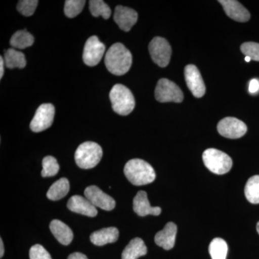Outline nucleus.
<instances>
[{"label": "nucleus", "instance_id": "nucleus-26", "mask_svg": "<svg viewBox=\"0 0 259 259\" xmlns=\"http://www.w3.org/2000/svg\"><path fill=\"white\" fill-rule=\"evenodd\" d=\"M90 10L94 17L101 16L107 20L111 16V9L102 0H91L90 1Z\"/></svg>", "mask_w": 259, "mask_h": 259}, {"label": "nucleus", "instance_id": "nucleus-2", "mask_svg": "<svg viewBox=\"0 0 259 259\" xmlns=\"http://www.w3.org/2000/svg\"><path fill=\"white\" fill-rule=\"evenodd\" d=\"M124 173L129 182L136 186L148 185L156 179L153 167L139 158L130 160L124 168Z\"/></svg>", "mask_w": 259, "mask_h": 259}, {"label": "nucleus", "instance_id": "nucleus-9", "mask_svg": "<svg viewBox=\"0 0 259 259\" xmlns=\"http://www.w3.org/2000/svg\"><path fill=\"white\" fill-rule=\"evenodd\" d=\"M218 133L227 139H237L243 137L247 132V126L236 117H225L218 125Z\"/></svg>", "mask_w": 259, "mask_h": 259}, {"label": "nucleus", "instance_id": "nucleus-7", "mask_svg": "<svg viewBox=\"0 0 259 259\" xmlns=\"http://www.w3.org/2000/svg\"><path fill=\"white\" fill-rule=\"evenodd\" d=\"M148 49L155 64L162 68L168 66L171 59V47L166 39L155 37L150 42Z\"/></svg>", "mask_w": 259, "mask_h": 259}, {"label": "nucleus", "instance_id": "nucleus-36", "mask_svg": "<svg viewBox=\"0 0 259 259\" xmlns=\"http://www.w3.org/2000/svg\"><path fill=\"white\" fill-rule=\"evenodd\" d=\"M245 61H246V62H250V61H251V59H250V57H248V56H245Z\"/></svg>", "mask_w": 259, "mask_h": 259}, {"label": "nucleus", "instance_id": "nucleus-30", "mask_svg": "<svg viewBox=\"0 0 259 259\" xmlns=\"http://www.w3.org/2000/svg\"><path fill=\"white\" fill-rule=\"evenodd\" d=\"M241 52L248 56L251 60L259 61V44L255 42H246L242 44Z\"/></svg>", "mask_w": 259, "mask_h": 259}, {"label": "nucleus", "instance_id": "nucleus-19", "mask_svg": "<svg viewBox=\"0 0 259 259\" xmlns=\"http://www.w3.org/2000/svg\"><path fill=\"white\" fill-rule=\"evenodd\" d=\"M50 230L59 243L64 245H69L72 241L74 235L71 228L67 225L59 220L51 221Z\"/></svg>", "mask_w": 259, "mask_h": 259}, {"label": "nucleus", "instance_id": "nucleus-27", "mask_svg": "<svg viewBox=\"0 0 259 259\" xmlns=\"http://www.w3.org/2000/svg\"><path fill=\"white\" fill-rule=\"evenodd\" d=\"M42 170L41 175L42 177H54L57 175L59 171V163L55 158L51 156H46L42 159Z\"/></svg>", "mask_w": 259, "mask_h": 259}, {"label": "nucleus", "instance_id": "nucleus-3", "mask_svg": "<svg viewBox=\"0 0 259 259\" xmlns=\"http://www.w3.org/2000/svg\"><path fill=\"white\" fill-rule=\"evenodd\" d=\"M110 99L112 109L118 115H127L134 110L136 101L134 95L124 85L115 84L110 91Z\"/></svg>", "mask_w": 259, "mask_h": 259}, {"label": "nucleus", "instance_id": "nucleus-10", "mask_svg": "<svg viewBox=\"0 0 259 259\" xmlns=\"http://www.w3.org/2000/svg\"><path fill=\"white\" fill-rule=\"evenodd\" d=\"M105 52V46L97 36L89 37L83 48V61L89 66H95L100 63Z\"/></svg>", "mask_w": 259, "mask_h": 259}, {"label": "nucleus", "instance_id": "nucleus-31", "mask_svg": "<svg viewBox=\"0 0 259 259\" xmlns=\"http://www.w3.org/2000/svg\"><path fill=\"white\" fill-rule=\"evenodd\" d=\"M30 259H52L50 253L41 245H34L30 248Z\"/></svg>", "mask_w": 259, "mask_h": 259}, {"label": "nucleus", "instance_id": "nucleus-16", "mask_svg": "<svg viewBox=\"0 0 259 259\" xmlns=\"http://www.w3.org/2000/svg\"><path fill=\"white\" fill-rule=\"evenodd\" d=\"M177 226L172 222L167 223L162 231L155 236V243L165 250H171L176 241Z\"/></svg>", "mask_w": 259, "mask_h": 259}, {"label": "nucleus", "instance_id": "nucleus-1", "mask_svg": "<svg viewBox=\"0 0 259 259\" xmlns=\"http://www.w3.org/2000/svg\"><path fill=\"white\" fill-rule=\"evenodd\" d=\"M133 57L131 51L120 42H116L107 50L105 58L106 68L116 76L125 74L132 66Z\"/></svg>", "mask_w": 259, "mask_h": 259}, {"label": "nucleus", "instance_id": "nucleus-8", "mask_svg": "<svg viewBox=\"0 0 259 259\" xmlns=\"http://www.w3.org/2000/svg\"><path fill=\"white\" fill-rule=\"evenodd\" d=\"M55 116V107L51 103L42 104L35 112L30 122V129L35 133H40L52 125Z\"/></svg>", "mask_w": 259, "mask_h": 259}, {"label": "nucleus", "instance_id": "nucleus-37", "mask_svg": "<svg viewBox=\"0 0 259 259\" xmlns=\"http://www.w3.org/2000/svg\"><path fill=\"white\" fill-rule=\"evenodd\" d=\"M256 231H257V232H258V233L259 234V222L258 223H257Z\"/></svg>", "mask_w": 259, "mask_h": 259}, {"label": "nucleus", "instance_id": "nucleus-6", "mask_svg": "<svg viewBox=\"0 0 259 259\" xmlns=\"http://www.w3.org/2000/svg\"><path fill=\"white\" fill-rule=\"evenodd\" d=\"M155 97L159 102H176L183 101L184 95L177 83L167 79H161L158 81L155 90Z\"/></svg>", "mask_w": 259, "mask_h": 259}, {"label": "nucleus", "instance_id": "nucleus-5", "mask_svg": "<svg viewBox=\"0 0 259 259\" xmlns=\"http://www.w3.org/2000/svg\"><path fill=\"white\" fill-rule=\"evenodd\" d=\"M202 159L209 171L218 175L228 173L233 166L231 158L226 153L215 148H208L204 151Z\"/></svg>", "mask_w": 259, "mask_h": 259}, {"label": "nucleus", "instance_id": "nucleus-4", "mask_svg": "<svg viewBox=\"0 0 259 259\" xmlns=\"http://www.w3.org/2000/svg\"><path fill=\"white\" fill-rule=\"evenodd\" d=\"M102 157V149L97 143H83L75 152L74 158L76 164L83 169H90L97 166Z\"/></svg>", "mask_w": 259, "mask_h": 259}, {"label": "nucleus", "instance_id": "nucleus-33", "mask_svg": "<svg viewBox=\"0 0 259 259\" xmlns=\"http://www.w3.org/2000/svg\"><path fill=\"white\" fill-rule=\"evenodd\" d=\"M68 259H88V257L86 256L83 253H79V252H76V253H71L68 257Z\"/></svg>", "mask_w": 259, "mask_h": 259}, {"label": "nucleus", "instance_id": "nucleus-15", "mask_svg": "<svg viewBox=\"0 0 259 259\" xmlns=\"http://www.w3.org/2000/svg\"><path fill=\"white\" fill-rule=\"evenodd\" d=\"M68 209L88 217H95L97 214L96 207L86 197L80 195L72 196L68 201Z\"/></svg>", "mask_w": 259, "mask_h": 259}, {"label": "nucleus", "instance_id": "nucleus-21", "mask_svg": "<svg viewBox=\"0 0 259 259\" xmlns=\"http://www.w3.org/2000/svg\"><path fill=\"white\" fill-rule=\"evenodd\" d=\"M4 61L8 69H23L26 66V59L23 53L15 49H10L5 51Z\"/></svg>", "mask_w": 259, "mask_h": 259}, {"label": "nucleus", "instance_id": "nucleus-35", "mask_svg": "<svg viewBox=\"0 0 259 259\" xmlns=\"http://www.w3.org/2000/svg\"><path fill=\"white\" fill-rule=\"evenodd\" d=\"M5 253L4 244H3V239L0 238V257H3Z\"/></svg>", "mask_w": 259, "mask_h": 259}, {"label": "nucleus", "instance_id": "nucleus-18", "mask_svg": "<svg viewBox=\"0 0 259 259\" xmlns=\"http://www.w3.org/2000/svg\"><path fill=\"white\" fill-rule=\"evenodd\" d=\"M119 237V231L115 227H110L94 232L90 236V241L97 246H102L107 243H115Z\"/></svg>", "mask_w": 259, "mask_h": 259}, {"label": "nucleus", "instance_id": "nucleus-23", "mask_svg": "<svg viewBox=\"0 0 259 259\" xmlns=\"http://www.w3.org/2000/svg\"><path fill=\"white\" fill-rule=\"evenodd\" d=\"M34 42V37L26 30H18L10 39V45L14 49H25L31 47Z\"/></svg>", "mask_w": 259, "mask_h": 259}, {"label": "nucleus", "instance_id": "nucleus-22", "mask_svg": "<svg viewBox=\"0 0 259 259\" xmlns=\"http://www.w3.org/2000/svg\"><path fill=\"white\" fill-rule=\"evenodd\" d=\"M69 180L66 178H61L51 185L48 191L47 197L51 200H59L69 193Z\"/></svg>", "mask_w": 259, "mask_h": 259}, {"label": "nucleus", "instance_id": "nucleus-28", "mask_svg": "<svg viewBox=\"0 0 259 259\" xmlns=\"http://www.w3.org/2000/svg\"><path fill=\"white\" fill-rule=\"evenodd\" d=\"M86 1L83 0H67L65 2L64 13L69 18H75L81 13Z\"/></svg>", "mask_w": 259, "mask_h": 259}, {"label": "nucleus", "instance_id": "nucleus-14", "mask_svg": "<svg viewBox=\"0 0 259 259\" xmlns=\"http://www.w3.org/2000/svg\"><path fill=\"white\" fill-rule=\"evenodd\" d=\"M218 3L222 5L223 9L229 18L240 23H245L250 20L248 10L236 0H220Z\"/></svg>", "mask_w": 259, "mask_h": 259}, {"label": "nucleus", "instance_id": "nucleus-29", "mask_svg": "<svg viewBox=\"0 0 259 259\" xmlns=\"http://www.w3.org/2000/svg\"><path fill=\"white\" fill-rule=\"evenodd\" d=\"M38 1L37 0H21L17 5V9L24 16L30 17L35 13Z\"/></svg>", "mask_w": 259, "mask_h": 259}, {"label": "nucleus", "instance_id": "nucleus-32", "mask_svg": "<svg viewBox=\"0 0 259 259\" xmlns=\"http://www.w3.org/2000/svg\"><path fill=\"white\" fill-rule=\"evenodd\" d=\"M259 90V81L253 79L250 81L249 84V92L250 93H255Z\"/></svg>", "mask_w": 259, "mask_h": 259}, {"label": "nucleus", "instance_id": "nucleus-34", "mask_svg": "<svg viewBox=\"0 0 259 259\" xmlns=\"http://www.w3.org/2000/svg\"><path fill=\"white\" fill-rule=\"evenodd\" d=\"M5 61L3 58L0 57V79L3 78V75H4L5 71Z\"/></svg>", "mask_w": 259, "mask_h": 259}, {"label": "nucleus", "instance_id": "nucleus-17", "mask_svg": "<svg viewBox=\"0 0 259 259\" xmlns=\"http://www.w3.org/2000/svg\"><path fill=\"white\" fill-rule=\"evenodd\" d=\"M134 210L141 217H144L148 214L157 216L161 212V207H151L148 199L147 193L144 191H139L134 197Z\"/></svg>", "mask_w": 259, "mask_h": 259}, {"label": "nucleus", "instance_id": "nucleus-20", "mask_svg": "<svg viewBox=\"0 0 259 259\" xmlns=\"http://www.w3.org/2000/svg\"><path fill=\"white\" fill-rule=\"evenodd\" d=\"M147 247L141 238L131 240L122 253V259H138L147 254Z\"/></svg>", "mask_w": 259, "mask_h": 259}, {"label": "nucleus", "instance_id": "nucleus-12", "mask_svg": "<svg viewBox=\"0 0 259 259\" xmlns=\"http://www.w3.org/2000/svg\"><path fill=\"white\" fill-rule=\"evenodd\" d=\"M85 197L95 207L104 210L110 211L115 207V201L112 197L105 194L97 186H90L84 190Z\"/></svg>", "mask_w": 259, "mask_h": 259}, {"label": "nucleus", "instance_id": "nucleus-11", "mask_svg": "<svg viewBox=\"0 0 259 259\" xmlns=\"http://www.w3.org/2000/svg\"><path fill=\"white\" fill-rule=\"evenodd\" d=\"M185 77L187 87L192 95L197 98L203 97L206 92L205 84L197 66L187 65L185 69Z\"/></svg>", "mask_w": 259, "mask_h": 259}, {"label": "nucleus", "instance_id": "nucleus-25", "mask_svg": "<svg viewBox=\"0 0 259 259\" xmlns=\"http://www.w3.org/2000/svg\"><path fill=\"white\" fill-rule=\"evenodd\" d=\"M245 196L252 204H259V175L250 177L245 187Z\"/></svg>", "mask_w": 259, "mask_h": 259}, {"label": "nucleus", "instance_id": "nucleus-13", "mask_svg": "<svg viewBox=\"0 0 259 259\" xmlns=\"http://www.w3.org/2000/svg\"><path fill=\"white\" fill-rule=\"evenodd\" d=\"M138 18L139 15L137 12L132 8L121 5L116 7L114 20L121 30L125 32L130 31L135 24L137 23Z\"/></svg>", "mask_w": 259, "mask_h": 259}, {"label": "nucleus", "instance_id": "nucleus-24", "mask_svg": "<svg viewBox=\"0 0 259 259\" xmlns=\"http://www.w3.org/2000/svg\"><path fill=\"white\" fill-rule=\"evenodd\" d=\"M228 247L223 238H214L209 246V253L212 259H226Z\"/></svg>", "mask_w": 259, "mask_h": 259}]
</instances>
